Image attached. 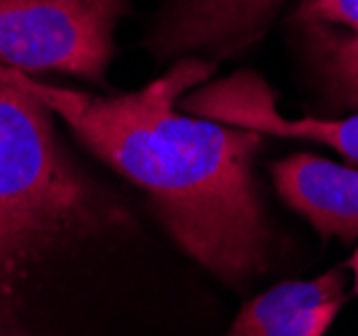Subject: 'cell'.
I'll return each mask as SVG.
<instances>
[{"label": "cell", "instance_id": "6", "mask_svg": "<svg viewBox=\"0 0 358 336\" xmlns=\"http://www.w3.org/2000/svg\"><path fill=\"white\" fill-rule=\"evenodd\" d=\"M345 302L340 270L286 280L243 305L224 336H324Z\"/></svg>", "mask_w": 358, "mask_h": 336}, {"label": "cell", "instance_id": "8", "mask_svg": "<svg viewBox=\"0 0 358 336\" xmlns=\"http://www.w3.org/2000/svg\"><path fill=\"white\" fill-rule=\"evenodd\" d=\"M299 16L313 24H340L358 41V0H308Z\"/></svg>", "mask_w": 358, "mask_h": 336}, {"label": "cell", "instance_id": "5", "mask_svg": "<svg viewBox=\"0 0 358 336\" xmlns=\"http://www.w3.org/2000/svg\"><path fill=\"white\" fill-rule=\"evenodd\" d=\"M273 182L289 208L313 224L321 238H358V168L313 152H299L273 166Z\"/></svg>", "mask_w": 358, "mask_h": 336}, {"label": "cell", "instance_id": "9", "mask_svg": "<svg viewBox=\"0 0 358 336\" xmlns=\"http://www.w3.org/2000/svg\"><path fill=\"white\" fill-rule=\"evenodd\" d=\"M334 70L340 75L343 86L348 94L358 96V41H348L343 43V48L337 51V59H334Z\"/></svg>", "mask_w": 358, "mask_h": 336}, {"label": "cell", "instance_id": "3", "mask_svg": "<svg viewBox=\"0 0 358 336\" xmlns=\"http://www.w3.org/2000/svg\"><path fill=\"white\" fill-rule=\"evenodd\" d=\"M126 0H0V64L102 80Z\"/></svg>", "mask_w": 358, "mask_h": 336}, {"label": "cell", "instance_id": "4", "mask_svg": "<svg viewBox=\"0 0 358 336\" xmlns=\"http://www.w3.org/2000/svg\"><path fill=\"white\" fill-rule=\"evenodd\" d=\"M185 107L195 115L249 129L262 136L305 139L331 147L350 163H358V112L345 117H286L281 115L273 91L254 75H236L217 86L198 88L193 96H187Z\"/></svg>", "mask_w": 358, "mask_h": 336}, {"label": "cell", "instance_id": "11", "mask_svg": "<svg viewBox=\"0 0 358 336\" xmlns=\"http://www.w3.org/2000/svg\"><path fill=\"white\" fill-rule=\"evenodd\" d=\"M16 70H11V67H3V64H0V83H6V80H14L16 78Z\"/></svg>", "mask_w": 358, "mask_h": 336}, {"label": "cell", "instance_id": "2", "mask_svg": "<svg viewBox=\"0 0 358 336\" xmlns=\"http://www.w3.org/2000/svg\"><path fill=\"white\" fill-rule=\"evenodd\" d=\"M94 217V195L57 145L30 75L0 83V286L24 256Z\"/></svg>", "mask_w": 358, "mask_h": 336}, {"label": "cell", "instance_id": "1", "mask_svg": "<svg viewBox=\"0 0 358 336\" xmlns=\"http://www.w3.org/2000/svg\"><path fill=\"white\" fill-rule=\"evenodd\" d=\"M209 73L206 61L185 59L131 94L30 88L99 161L148 192L179 249L238 286L268 270L270 233L252 176L262 133L179 110Z\"/></svg>", "mask_w": 358, "mask_h": 336}, {"label": "cell", "instance_id": "7", "mask_svg": "<svg viewBox=\"0 0 358 336\" xmlns=\"http://www.w3.org/2000/svg\"><path fill=\"white\" fill-rule=\"evenodd\" d=\"M278 0H174L158 35L161 51L230 48L252 38Z\"/></svg>", "mask_w": 358, "mask_h": 336}, {"label": "cell", "instance_id": "10", "mask_svg": "<svg viewBox=\"0 0 358 336\" xmlns=\"http://www.w3.org/2000/svg\"><path fill=\"white\" fill-rule=\"evenodd\" d=\"M348 267H350V275H353V293L358 296V249H356V254L350 256V264H348Z\"/></svg>", "mask_w": 358, "mask_h": 336}]
</instances>
